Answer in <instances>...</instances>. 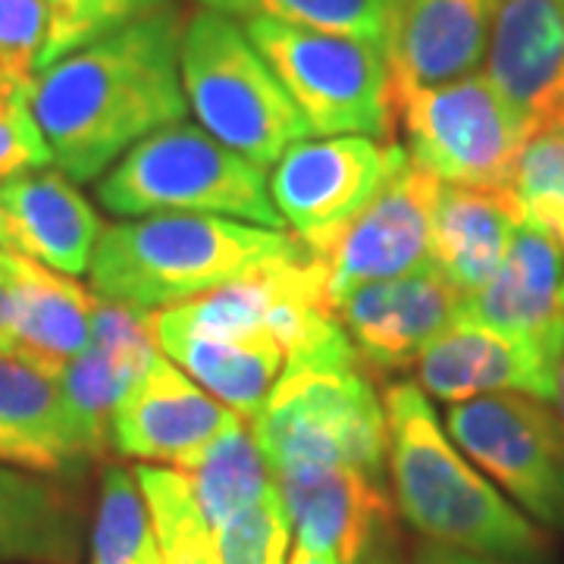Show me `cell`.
Returning a JSON list of instances; mask_svg holds the SVG:
<instances>
[{"label":"cell","mask_w":564,"mask_h":564,"mask_svg":"<svg viewBox=\"0 0 564 564\" xmlns=\"http://www.w3.org/2000/svg\"><path fill=\"white\" fill-rule=\"evenodd\" d=\"M182 29L163 7L41 69L32 110L63 176L101 180L139 141L185 120Z\"/></svg>","instance_id":"cell-1"},{"label":"cell","mask_w":564,"mask_h":564,"mask_svg":"<svg viewBox=\"0 0 564 564\" xmlns=\"http://www.w3.org/2000/svg\"><path fill=\"white\" fill-rule=\"evenodd\" d=\"M389 477L395 505L426 543L508 564H543L549 540L486 480L443 430L417 383L386 389Z\"/></svg>","instance_id":"cell-2"},{"label":"cell","mask_w":564,"mask_h":564,"mask_svg":"<svg viewBox=\"0 0 564 564\" xmlns=\"http://www.w3.org/2000/svg\"><path fill=\"white\" fill-rule=\"evenodd\" d=\"M299 248L302 239L285 229L207 214H154L107 226L88 273L104 302L163 311L195 302Z\"/></svg>","instance_id":"cell-3"},{"label":"cell","mask_w":564,"mask_h":564,"mask_svg":"<svg viewBox=\"0 0 564 564\" xmlns=\"http://www.w3.org/2000/svg\"><path fill=\"white\" fill-rule=\"evenodd\" d=\"M98 202L117 217L207 214L282 229L267 170L202 126L173 122L139 141L98 182Z\"/></svg>","instance_id":"cell-4"},{"label":"cell","mask_w":564,"mask_h":564,"mask_svg":"<svg viewBox=\"0 0 564 564\" xmlns=\"http://www.w3.org/2000/svg\"><path fill=\"white\" fill-rule=\"evenodd\" d=\"M180 76L204 132L263 170L314 135L245 25L226 13L198 10L185 22Z\"/></svg>","instance_id":"cell-5"},{"label":"cell","mask_w":564,"mask_h":564,"mask_svg":"<svg viewBox=\"0 0 564 564\" xmlns=\"http://www.w3.org/2000/svg\"><path fill=\"white\" fill-rule=\"evenodd\" d=\"M242 25L314 135L395 141L392 69L383 44L273 20Z\"/></svg>","instance_id":"cell-6"},{"label":"cell","mask_w":564,"mask_h":564,"mask_svg":"<svg viewBox=\"0 0 564 564\" xmlns=\"http://www.w3.org/2000/svg\"><path fill=\"white\" fill-rule=\"evenodd\" d=\"M392 104L408 158L430 176L464 188H511L533 129L486 73L426 88H395Z\"/></svg>","instance_id":"cell-7"},{"label":"cell","mask_w":564,"mask_h":564,"mask_svg":"<svg viewBox=\"0 0 564 564\" xmlns=\"http://www.w3.org/2000/svg\"><path fill=\"white\" fill-rule=\"evenodd\" d=\"M270 474L314 464H348L383 480L389 455L386 408L361 370L282 373L251 417Z\"/></svg>","instance_id":"cell-8"},{"label":"cell","mask_w":564,"mask_h":564,"mask_svg":"<svg viewBox=\"0 0 564 564\" xmlns=\"http://www.w3.org/2000/svg\"><path fill=\"white\" fill-rule=\"evenodd\" d=\"M445 430L533 524L564 533V430L543 399L502 392L445 411Z\"/></svg>","instance_id":"cell-9"},{"label":"cell","mask_w":564,"mask_h":564,"mask_svg":"<svg viewBox=\"0 0 564 564\" xmlns=\"http://www.w3.org/2000/svg\"><path fill=\"white\" fill-rule=\"evenodd\" d=\"M404 161L408 151L399 141L367 135L304 139L276 161L270 195L282 223L307 248H317L355 220Z\"/></svg>","instance_id":"cell-10"},{"label":"cell","mask_w":564,"mask_h":564,"mask_svg":"<svg viewBox=\"0 0 564 564\" xmlns=\"http://www.w3.org/2000/svg\"><path fill=\"white\" fill-rule=\"evenodd\" d=\"M440 188L443 182L408 158L383 192L329 242L317 248L304 245L321 261L333 304L343 302L358 285L395 280L430 263Z\"/></svg>","instance_id":"cell-11"},{"label":"cell","mask_w":564,"mask_h":564,"mask_svg":"<svg viewBox=\"0 0 564 564\" xmlns=\"http://www.w3.org/2000/svg\"><path fill=\"white\" fill-rule=\"evenodd\" d=\"M239 417L158 351L113 408L110 445L122 458L182 470Z\"/></svg>","instance_id":"cell-12"},{"label":"cell","mask_w":564,"mask_h":564,"mask_svg":"<svg viewBox=\"0 0 564 564\" xmlns=\"http://www.w3.org/2000/svg\"><path fill=\"white\" fill-rule=\"evenodd\" d=\"M289 508L299 543L329 552L339 564H361L370 552L389 549L395 508L383 480L348 464L295 467L273 477Z\"/></svg>","instance_id":"cell-13"},{"label":"cell","mask_w":564,"mask_h":564,"mask_svg":"<svg viewBox=\"0 0 564 564\" xmlns=\"http://www.w3.org/2000/svg\"><path fill=\"white\" fill-rule=\"evenodd\" d=\"M562 282V242L524 220L499 273L464 299L458 321L496 329L558 367L564 355Z\"/></svg>","instance_id":"cell-14"},{"label":"cell","mask_w":564,"mask_h":564,"mask_svg":"<svg viewBox=\"0 0 564 564\" xmlns=\"http://www.w3.org/2000/svg\"><path fill=\"white\" fill-rule=\"evenodd\" d=\"M464 295L426 263L404 276L367 282L336 304L364 370L414 367L423 348L458 321Z\"/></svg>","instance_id":"cell-15"},{"label":"cell","mask_w":564,"mask_h":564,"mask_svg":"<svg viewBox=\"0 0 564 564\" xmlns=\"http://www.w3.org/2000/svg\"><path fill=\"white\" fill-rule=\"evenodd\" d=\"M486 76L533 135L564 129V0H499Z\"/></svg>","instance_id":"cell-16"},{"label":"cell","mask_w":564,"mask_h":564,"mask_svg":"<svg viewBox=\"0 0 564 564\" xmlns=\"http://www.w3.org/2000/svg\"><path fill=\"white\" fill-rule=\"evenodd\" d=\"M101 232L98 210L61 170L0 182V251L79 276L91 267Z\"/></svg>","instance_id":"cell-17"},{"label":"cell","mask_w":564,"mask_h":564,"mask_svg":"<svg viewBox=\"0 0 564 564\" xmlns=\"http://www.w3.org/2000/svg\"><path fill=\"white\" fill-rule=\"evenodd\" d=\"M98 462L63 399L57 373L0 355V464L41 477H73Z\"/></svg>","instance_id":"cell-18"},{"label":"cell","mask_w":564,"mask_h":564,"mask_svg":"<svg viewBox=\"0 0 564 564\" xmlns=\"http://www.w3.org/2000/svg\"><path fill=\"white\" fill-rule=\"evenodd\" d=\"M154 355V311L101 299L91 343L57 373L66 408L98 458L110 445L113 408Z\"/></svg>","instance_id":"cell-19"},{"label":"cell","mask_w":564,"mask_h":564,"mask_svg":"<svg viewBox=\"0 0 564 564\" xmlns=\"http://www.w3.org/2000/svg\"><path fill=\"white\" fill-rule=\"evenodd\" d=\"M417 386L440 402L521 392L552 402L558 367L496 329L455 321L414 361Z\"/></svg>","instance_id":"cell-20"},{"label":"cell","mask_w":564,"mask_h":564,"mask_svg":"<svg viewBox=\"0 0 564 564\" xmlns=\"http://www.w3.org/2000/svg\"><path fill=\"white\" fill-rule=\"evenodd\" d=\"M499 0H395L389 69L395 88L464 79L486 61Z\"/></svg>","instance_id":"cell-21"},{"label":"cell","mask_w":564,"mask_h":564,"mask_svg":"<svg viewBox=\"0 0 564 564\" xmlns=\"http://www.w3.org/2000/svg\"><path fill=\"white\" fill-rule=\"evenodd\" d=\"M524 223V207L514 188H440L433 210L430 263L464 299L480 292L499 273Z\"/></svg>","instance_id":"cell-22"},{"label":"cell","mask_w":564,"mask_h":564,"mask_svg":"<svg viewBox=\"0 0 564 564\" xmlns=\"http://www.w3.org/2000/svg\"><path fill=\"white\" fill-rule=\"evenodd\" d=\"M154 343L217 402L251 421L285 370V351L273 333L217 339L182 326L170 311L154 314Z\"/></svg>","instance_id":"cell-23"},{"label":"cell","mask_w":564,"mask_h":564,"mask_svg":"<svg viewBox=\"0 0 564 564\" xmlns=\"http://www.w3.org/2000/svg\"><path fill=\"white\" fill-rule=\"evenodd\" d=\"M7 276L13 289L17 351L25 361L61 373L91 343L98 302L76 276L57 273L39 261L3 251Z\"/></svg>","instance_id":"cell-24"},{"label":"cell","mask_w":564,"mask_h":564,"mask_svg":"<svg viewBox=\"0 0 564 564\" xmlns=\"http://www.w3.org/2000/svg\"><path fill=\"white\" fill-rule=\"evenodd\" d=\"M82 505L57 480L0 464V564H79Z\"/></svg>","instance_id":"cell-25"},{"label":"cell","mask_w":564,"mask_h":564,"mask_svg":"<svg viewBox=\"0 0 564 564\" xmlns=\"http://www.w3.org/2000/svg\"><path fill=\"white\" fill-rule=\"evenodd\" d=\"M182 474L192 480L204 518L214 530L258 502L276 484L254 433L245 426V417L217 436L188 467H182Z\"/></svg>","instance_id":"cell-26"},{"label":"cell","mask_w":564,"mask_h":564,"mask_svg":"<svg viewBox=\"0 0 564 564\" xmlns=\"http://www.w3.org/2000/svg\"><path fill=\"white\" fill-rule=\"evenodd\" d=\"M135 480L151 511L163 564H223L217 530L204 518L192 480L182 470L139 464Z\"/></svg>","instance_id":"cell-27"},{"label":"cell","mask_w":564,"mask_h":564,"mask_svg":"<svg viewBox=\"0 0 564 564\" xmlns=\"http://www.w3.org/2000/svg\"><path fill=\"white\" fill-rule=\"evenodd\" d=\"M204 10H217L242 20H273L302 25L329 35H348L389 47L395 0H198Z\"/></svg>","instance_id":"cell-28"},{"label":"cell","mask_w":564,"mask_h":564,"mask_svg":"<svg viewBox=\"0 0 564 564\" xmlns=\"http://www.w3.org/2000/svg\"><path fill=\"white\" fill-rule=\"evenodd\" d=\"M158 549L151 511L135 470L110 464L101 474V499L91 527L88 564H141Z\"/></svg>","instance_id":"cell-29"},{"label":"cell","mask_w":564,"mask_h":564,"mask_svg":"<svg viewBox=\"0 0 564 564\" xmlns=\"http://www.w3.org/2000/svg\"><path fill=\"white\" fill-rule=\"evenodd\" d=\"M166 3L170 0H44L47 44L41 54V69L129 22L158 13Z\"/></svg>","instance_id":"cell-30"},{"label":"cell","mask_w":564,"mask_h":564,"mask_svg":"<svg viewBox=\"0 0 564 564\" xmlns=\"http://www.w3.org/2000/svg\"><path fill=\"white\" fill-rule=\"evenodd\" d=\"M511 188L524 207V220L564 248V129L536 132L527 141Z\"/></svg>","instance_id":"cell-31"},{"label":"cell","mask_w":564,"mask_h":564,"mask_svg":"<svg viewBox=\"0 0 564 564\" xmlns=\"http://www.w3.org/2000/svg\"><path fill=\"white\" fill-rule=\"evenodd\" d=\"M289 533H292V518L273 484L258 502L232 514L217 530L223 564H285Z\"/></svg>","instance_id":"cell-32"},{"label":"cell","mask_w":564,"mask_h":564,"mask_svg":"<svg viewBox=\"0 0 564 564\" xmlns=\"http://www.w3.org/2000/svg\"><path fill=\"white\" fill-rule=\"evenodd\" d=\"M32 88L0 76V182L54 163L32 110Z\"/></svg>","instance_id":"cell-33"},{"label":"cell","mask_w":564,"mask_h":564,"mask_svg":"<svg viewBox=\"0 0 564 564\" xmlns=\"http://www.w3.org/2000/svg\"><path fill=\"white\" fill-rule=\"evenodd\" d=\"M47 44L44 0H0V76L35 85Z\"/></svg>","instance_id":"cell-34"},{"label":"cell","mask_w":564,"mask_h":564,"mask_svg":"<svg viewBox=\"0 0 564 564\" xmlns=\"http://www.w3.org/2000/svg\"><path fill=\"white\" fill-rule=\"evenodd\" d=\"M411 564H508L499 558H486V555H474V552H462V549H448L440 543H426L423 540L414 549V558Z\"/></svg>","instance_id":"cell-35"},{"label":"cell","mask_w":564,"mask_h":564,"mask_svg":"<svg viewBox=\"0 0 564 564\" xmlns=\"http://www.w3.org/2000/svg\"><path fill=\"white\" fill-rule=\"evenodd\" d=\"M17 351V314H13V289L7 276V263L0 251V355Z\"/></svg>","instance_id":"cell-36"},{"label":"cell","mask_w":564,"mask_h":564,"mask_svg":"<svg viewBox=\"0 0 564 564\" xmlns=\"http://www.w3.org/2000/svg\"><path fill=\"white\" fill-rule=\"evenodd\" d=\"M285 564H339V558L329 555V552H314V549H307V545L299 543L289 552V562Z\"/></svg>","instance_id":"cell-37"},{"label":"cell","mask_w":564,"mask_h":564,"mask_svg":"<svg viewBox=\"0 0 564 564\" xmlns=\"http://www.w3.org/2000/svg\"><path fill=\"white\" fill-rule=\"evenodd\" d=\"M552 402H555V417H558L564 430V355L562 364H558V373H555V395H552Z\"/></svg>","instance_id":"cell-38"},{"label":"cell","mask_w":564,"mask_h":564,"mask_svg":"<svg viewBox=\"0 0 564 564\" xmlns=\"http://www.w3.org/2000/svg\"><path fill=\"white\" fill-rule=\"evenodd\" d=\"M361 564H399V562L392 558V552H389V549H380V552H370Z\"/></svg>","instance_id":"cell-39"},{"label":"cell","mask_w":564,"mask_h":564,"mask_svg":"<svg viewBox=\"0 0 564 564\" xmlns=\"http://www.w3.org/2000/svg\"><path fill=\"white\" fill-rule=\"evenodd\" d=\"M141 564H163L161 549H154V552H151V555H148V558H144V562H141Z\"/></svg>","instance_id":"cell-40"},{"label":"cell","mask_w":564,"mask_h":564,"mask_svg":"<svg viewBox=\"0 0 564 564\" xmlns=\"http://www.w3.org/2000/svg\"><path fill=\"white\" fill-rule=\"evenodd\" d=\"M562 299H564V282H562Z\"/></svg>","instance_id":"cell-41"}]
</instances>
